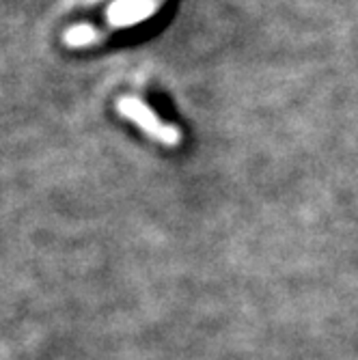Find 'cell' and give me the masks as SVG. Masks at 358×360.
Returning a JSON list of instances; mask_svg holds the SVG:
<instances>
[{
  "label": "cell",
  "mask_w": 358,
  "mask_h": 360,
  "mask_svg": "<svg viewBox=\"0 0 358 360\" xmlns=\"http://www.w3.org/2000/svg\"><path fill=\"white\" fill-rule=\"evenodd\" d=\"M117 110L121 112V117H125L127 121L136 123L147 136H151L153 141L167 145V147H177L181 143V132L171 125L162 121L147 104H143L139 97L132 95H123L117 102Z\"/></svg>",
  "instance_id": "obj_1"
},
{
  "label": "cell",
  "mask_w": 358,
  "mask_h": 360,
  "mask_svg": "<svg viewBox=\"0 0 358 360\" xmlns=\"http://www.w3.org/2000/svg\"><path fill=\"white\" fill-rule=\"evenodd\" d=\"M155 0H117L108 9V22L115 26H129L147 20L155 11Z\"/></svg>",
  "instance_id": "obj_2"
},
{
  "label": "cell",
  "mask_w": 358,
  "mask_h": 360,
  "mask_svg": "<svg viewBox=\"0 0 358 360\" xmlns=\"http://www.w3.org/2000/svg\"><path fill=\"white\" fill-rule=\"evenodd\" d=\"M100 39V32H97L93 26L82 24V26H72L68 32H65V44L72 46V48H82L89 44H95Z\"/></svg>",
  "instance_id": "obj_3"
}]
</instances>
